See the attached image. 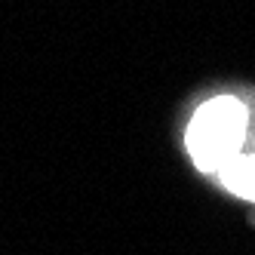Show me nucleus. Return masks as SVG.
<instances>
[{
	"instance_id": "1",
	"label": "nucleus",
	"mask_w": 255,
	"mask_h": 255,
	"mask_svg": "<svg viewBox=\"0 0 255 255\" xmlns=\"http://www.w3.org/2000/svg\"><path fill=\"white\" fill-rule=\"evenodd\" d=\"M246 111L237 99H215L197 111L188 129V148L200 169L222 172L228 163L243 154Z\"/></svg>"
}]
</instances>
